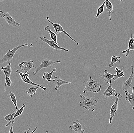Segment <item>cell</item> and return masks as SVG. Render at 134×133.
<instances>
[{
    "mask_svg": "<svg viewBox=\"0 0 134 133\" xmlns=\"http://www.w3.org/2000/svg\"><path fill=\"white\" fill-rule=\"evenodd\" d=\"M79 98L80 99L79 102L80 107L84 108L87 110L91 109L92 111H95L94 107L98 103L97 100L92 97H86L83 94L80 95Z\"/></svg>",
    "mask_w": 134,
    "mask_h": 133,
    "instance_id": "cell-1",
    "label": "cell"
},
{
    "mask_svg": "<svg viewBox=\"0 0 134 133\" xmlns=\"http://www.w3.org/2000/svg\"><path fill=\"white\" fill-rule=\"evenodd\" d=\"M28 46V47H33V45L32 43H27L25 44H21L18 46H17L16 47L14 48L11 50H9L6 53L0 58V64L3 63L5 62H7L12 60L15 55V54L17 51L23 47Z\"/></svg>",
    "mask_w": 134,
    "mask_h": 133,
    "instance_id": "cell-2",
    "label": "cell"
},
{
    "mask_svg": "<svg viewBox=\"0 0 134 133\" xmlns=\"http://www.w3.org/2000/svg\"><path fill=\"white\" fill-rule=\"evenodd\" d=\"M101 89V85L98 82L93 80L91 76L89 77L87 83L85 84V87L84 89V94L88 92H92L94 93L99 92Z\"/></svg>",
    "mask_w": 134,
    "mask_h": 133,
    "instance_id": "cell-3",
    "label": "cell"
},
{
    "mask_svg": "<svg viewBox=\"0 0 134 133\" xmlns=\"http://www.w3.org/2000/svg\"><path fill=\"white\" fill-rule=\"evenodd\" d=\"M62 61V60L53 61L49 60L47 59H45L42 61L41 65L37 68L36 70L33 71L32 73H33L34 75H36L42 69L46 68H48L51 66L55 64L59 63H61Z\"/></svg>",
    "mask_w": 134,
    "mask_h": 133,
    "instance_id": "cell-4",
    "label": "cell"
},
{
    "mask_svg": "<svg viewBox=\"0 0 134 133\" xmlns=\"http://www.w3.org/2000/svg\"><path fill=\"white\" fill-rule=\"evenodd\" d=\"M46 19L49 22L50 24H51L52 26H53L56 33H57V34H59V33H64L65 35H66V36H68V37H69V38H71L72 41H73L74 42H75V43H76L77 45H79V43H78L77 42L75 39L73 38H72V37L69 35V34H68L67 32H66L65 30L63 29L62 27V26H61L59 23H53L52 22H51V21H50V19H49V18L48 17H46Z\"/></svg>",
    "mask_w": 134,
    "mask_h": 133,
    "instance_id": "cell-5",
    "label": "cell"
},
{
    "mask_svg": "<svg viewBox=\"0 0 134 133\" xmlns=\"http://www.w3.org/2000/svg\"><path fill=\"white\" fill-rule=\"evenodd\" d=\"M16 72L19 74V75L20 76L22 80L25 83L29 84V85H31L40 87V88H41L42 90H43L44 91H46L47 90L46 87L38 85V84H36V83H34V82H32L31 81L29 77H28L29 75V73H22L20 72L18 70H17Z\"/></svg>",
    "mask_w": 134,
    "mask_h": 133,
    "instance_id": "cell-6",
    "label": "cell"
},
{
    "mask_svg": "<svg viewBox=\"0 0 134 133\" xmlns=\"http://www.w3.org/2000/svg\"><path fill=\"white\" fill-rule=\"evenodd\" d=\"M131 67L132 69V71H131L129 79L126 81L124 82L122 85V90L124 92H125L129 91L133 87L131 82L134 76V66L133 65H131Z\"/></svg>",
    "mask_w": 134,
    "mask_h": 133,
    "instance_id": "cell-7",
    "label": "cell"
},
{
    "mask_svg": "<svg viewBox=\"0 0 134 133\" xmlns=\"http://www.w3.org/2000/svg\"><path fill=\"white\" fill-rule=\"evenodd\" d=\"M39 39L41 40L42 42L46 43L50 47L52 48L53 49L56 50H62L67 52H69V51L68 49L59 47V46H58L57 44L54 41L49 40L47 39L46 37H39Z\"/></svg>",
    "mask_w": 134,
    "mask_h": 133,
    "instance_id": "cell-8",
    "label": "cell"
},
{
    "mask_svg": "<svg viewBox=\"0 0 134 133\" xmlns=\"http://www.w3.org/2000/svg\"><path fill=\"white\" fill-rule=\"evenodd\" d=\"M18 66L21 70L24 71L25 73H28L29 71L33 68L37 69V68L34 65L33 60H31L26 61H23L19 64Z\"/></svg>",
    "mask_w": 134,
    "mask_h": 133,
    "instance_id": "cell-9",
    "label": "cell"
},
{
    "mask_svg": "<svg viewBox=\"0 0 134 133\" xmlns=\"http://www.w3.org/2000/svg\"><path fill=\"white\" fill-rule=\"evenodd\" d=\"M120 97H122V96H121V94L119 93L117 98H116L115 101L113 104L110 109V117L109 120V122L110 124L112 123V121H113L114 116L115 114H117V109H118V101L120 100Z\"/></svg>",
    "mask_w": 134,
    "mask_h": 133,
    "instance_id": "cell-10",
    "label": "cell"
},
{
    "mask_svg": "<svg viewBox=\"0 0 134 133\" xmlns=\"http://www.w3.org/2000/svg\"><path fill=\"white\" fill-rule=\"evenodd\" d=\"M71 131H74L75 133H84L85 130L83 129L82 125L79 122V120H76L75 122L73 121V125L69 127Z\"/></svg>",
    "mask_w": 134,
    "mask_h": 133,
    "instance_id": "cell-11",
    "label": "cell"
},
{
    "mask_svg": "<svg viewBox=\"0 0 134 133\" xmlns=\"http://www.w3.org/2000/svg\"><path fill=\"white\" fill-rule=\"evenodd\" d=\"M116 90L113 89L112 86V81L110 82L109 85L104 92L103 95L105 96V99L110 97L112 98L113 96H118L119 93H115Z\"/></svg>",
    "mask_w": 134,
    "mask_h": 133,
    "instance_id": "cell-12",
    "label": "cell"
},
{
    "mask_svg": "<svg viewBox=\"0 0 134 133\" xmlns=\"http://www.w3.org/2000/svg\"><path fill=\"white\" fill-rule=\"evenodd\" d=\"M53 82L55 86V91H57L59 88L63 85H66V84H69V85H72V83L70 82L65 81L62 80L59 77H57L56 76H54Z\"/></svg>",
    "mask_w": 134,
    "mask_h": 133,
    "instance_id": "cell-13",
    "label": "cell"
},
{
    "mask_svg": "<svg viewBox=\"0 0 134 133\" xmlns=\"http://www.w3.org/2000/svg\"><path fill=\"white\" fill-rule=\"evenodd\" d=\"M3 17L10 26L16 27V26L20 27V23L16 21L8 12L5 13V14L3 16Z\"/></svg>",
    "mask_w": 134,
    "mask_h": 133,
    "instance_id": "cell-14",
    "label": "cell"
},
{
    "mask_svg": "<svg viewBox=\"0 0 134 133\" xmlns=\"http://www.w3.org/2000/svg\"><path fill=\"white\" fill-rule=\"evenodd\" d=\"M126 101L129 102L131 106L134 110V87H133L132 93L130 94L128 92H126Z\"/></svg>",
    "mask_w": 134,
    "mask_h": 133,
    "instance_id": "cell-15",
    "label": "cell"
},
{
    "mask_svg": "<svg viewBox=\"0 0 134 133\" xmlns=\"http://www.w3.org/2000/svg\"><path fill=\"white\" fill-rule=\"evenodd\" d=\"M99 76L100 77H104V80L106 82L107 84L109 85L110 82L112 81L111 80L116 76V75H113L108 73L107 70H105L104 71V75H99Z\"/></svg>",
    "mask_w": 134,
    "mask_h": 133,
    "instance_id": "cell-16",
    "label": "cell"
},
{
    "mask_svg": "<svg viewBox=\"0 0 134 133\" xmlns=\"http://www.w3.org/2000/svg\"><path fill=\"white\" fill-rule=\"evenodd\" d=\"M11 63H8V65L5 67H2L0 70V72H3L5 74V75H6L9 77L11 75L12 70L11 67Z\"/></svg>",
    "mask_w": 134,
    "mask_h": 133,
    "instance_id": "cell-17",
    "label": "cell"
},
{
    "mask_svg": "<svg viewBox=\"0 0 134 133\" xmlns=\"http://www.w3.org/2000/svg\"><path fill=\"white\" fill-rule=\"evenodd\" d=\"M26 106V105H25V104H23L22 106L20 109H18V110L16 112L15 116H14V117H13V119L12 121L11 122H10L7 123V124H6L5 127H8L9 125H10V124H11L12 122L14 121V120H15V119L17 117H18L19 116H20L21 114H22V113L23 112L24 108H25Z\"/></svg>",
    "mask_w": 134,
    "mask_h": 133,
    "instance_id": "cell-18",
    "label": "cell"
},
{
    "mask_svg": "<svg viewBox=\"0 0 134 133\" xmlns=\"http://www.w3.org/2000/svg\"><path fill=\"white\" fill-rule=\"evenodd\" d=\"M45 30L46 31H48L49 32L50 35V38L52 39L53 41H54L56 43L58 44L57 42V35L55 33L53 32L51 30L50 26H46L45 27Z\"/></svg>",
    "mask_w": 134,
    "mask_h": 133,
    "instance_id": "cell-19",
    "label": "cell"
},
{
    "mask_svg": "<svg viewBox=\"0 0 134 133\" xmlns=\"http://www.w3.org/2000/svg\"><path fill=\"white\" fill-rule=\"evenodd\" d=\"M57 71L56 68L53 69L52 71L50 73H45L43 74L42 76V79L43 80H47L48 82L53 81V79L52 78V76L54 72H55Z\"/></svg>",
    "mask_w": 134,
    "mask_h": 133,
    "instance_id": "cell-20",
    "label": "cell"
},
{
    "mask_svg": "<svg viewBox=\"0 0 134 133\" xmlns=\"http://www.w3.org/2000/svg\"><path fill=\"white\" fill-rule=\"evenodd\" d=\"M106 3H105V6H106V8L107 9V11L109 12V19L111 22L112 21V19L111 18V13H113V6L112 3L110 2L108 0H106Z\"/></svg>",
    "mask_w": 134,
    "mask_h": 133,
    "instance_id": "cell-21",
    "label": "cell"
},
{
    "mask_svg": "<svg viewBox=\"0 0 134 133\" xmlns=\"http://www.w3.org/2000/svg\"><path fill=\"white\" fill-rule=\"evenodd\" d=\"M134 42V39L133 38V37H132V34L131 33V37L129 41V46H128V49L126 50L123 51V52H122V53L125 54V56H126V57H128V56H129L130 53V47H131V45Z\"/></svg>",
    "mask_w": 134,
    "mask_h": 133,
    "instance_id": "cell-22",
    "label": "cell"
},
{
    "mask_svg": "<svg viewBox=\"0 0 134 133\" xmlns=\"http://www.w3.org/2000/svg\"><path fill=\"white\" fill-rule=\"evenodd\" d=\"M39 88H40V87L38 86L31 87L29 88L28 91H26V92L27 93L28 95L32 97L33 95H35V96L36 95V91L38 89H39Z\"/></svg>",
    "mask_w": 134,
    "mask_h": 133,
    "instance_id": "cell-23",
    "label": "cell"
},
{
    "mask_svg": "<svg viewBox=\"0 0 134 133\" xmlns=\"http://www.w3.org/2000/svg\"><path fill=\"white\" fill-rule=\"evenodd\" d=\"M115 70L116 72V75L113 78L114 81L116 80L118 78L124 77L125 76L124 74L123 70H120L118 68H115Z\"/></svg>",
    "mask_w": 134,
    "mask_h": 133,
    "instance_id": "cell-24",
    "label": "cell"
},
{
    "mask_svg": "<svg viewBox=\"0 0 134 133\" xmlns=\"http://www.w3.org/2000/svg\"><path fill=\"white\" fill-rule=\"evenodd\" d=\"M121 58V57L119 56H113L112 57V59H111V61L110 63L109 64V67L110 68H112L113 67H114V64L117 62H120V59Z\"/></svg>",
    "mask_w": 134,
    "mask_h": 133,
    "instance_id": "cell-25",
    "label": "cell"
},
{
    "mask_svg": "<svg viewBox=\"0 0 134 133\" xmlns=\"http://www.w3.org/2000/svg\"><path fill=\"white\" fill-rule=\"evenodd\" d=\"M10 97L11 100L13 103L15 105L16 109L17 110H18V108L17 106V101L16 97L14 93H12L11 91H10Z\"/></svg>",
    "mask_w": 134,
    "mask_h": 133,
    "instance_id": "cell-26",
    "label": "cell"
},
{
    "mask_svg": "<svg viewBox=\"0 0 134 133\" xmlns=\"http://www.w3.org/2000/svg\"><path fill=\"white\" fill-rule=\"evenodd\" d=\"M105 3H106V1H105L103 2V4L98 8V10H97V14H96V16L95 17V18H98L100 16V14L103 12L104 11V7Z\"/></svg>",
    "mask_w": 134,
    "mask_h": 133,
    "instance_id": "cell-27",
    "label": "cell"
},
{
    "mask_svg": "<svg viewBox=\"0 0 134 133\" xmlns=\"http://www.w3.org/2000/svg\"><path fill=\"white\" fill-rule=\"evenodd\" d=\"M15 113L16 112H15V111H14L13 113L10 114H8L7 116H5L4 117V119L7 121V123H8L12 121Z\"/></svg>",
    "mask_w": 134,
    "mask_h": 133,
    "instance_id": "cell-28",
    "label": "cell"
},
{
    "mask_svg": "<svg viewBox=\"0 0 134 133\" xmlns=\"http://www.w3.org/2000/svg\"><path fill=\"white\" fill-rule=\"evenodd\" d=\"M5 75V89H4V91L5 92L6 91V86L7 85L8 87H10L11 86L12 84V81L10 79V77H8L6 75Z\"/></svg>",
    "mask_w": 134,
    "mask_h": 133,
    "instance_id": "cell-29",
    "label": "cell"
},
{
    "mask_svg": "<svg viewBox=\"0 0 134 133\" xmlns=\"http://www.w3.org/2000/svg\"><path fill=\"white\" fill-rule=\"evenodd\" d=\"M31 126H30V127H29V129H28L27 130H25V132H24L23 133H34L36 132V130H37V127H36L35 128V129H34V130H33V131H32V132H31V133H29V131H30V129H31Z\"/></svg>",
    "mask_w": 134,
    "mask_h": 133,
    "instance_id": "cell-30",
    "label": "cell"
},
{
    "mask_svg": "<svg viewBox=\"0 0 134 133\" xmlns=\"http://www.w3.org/2000/svg\"><path fill=\"white\" fill-rule=\"evenodd\" d=\"M15 123V121H13L12 122L11 126L10 129V131L9 133H14L13 131V124Z\"/></svg>",
    "mask_w": 134,
    "mask_h": 133,
    "instance_id": "cell-31",
    "label": "cell"
},
{
    "mask_svg": "<svg viewBox=\"0 0 134 133\" xmlns=\"http://www.w3.org/2000/svg\"><path fill=\"white\" fill-rule=\"evenodd\" d=\"M5 13H4L3 11L0 10V17H2Z\"/></svg>",
    "mask_w": 134,
    "mask_h": 133,
    "instance_id": "cell-32",
    "label": "cell"
},
{
    "mask_svg": "<svg viewBox=\"0 0 134 133\" xmlns=\"http://www.w3.org/2000/svg\"><path fill=\"white\" fill-rule=\"evenodd\" d=\"M133 50H134V42L133 43L132 45H131V47H130V51L131 50V51H132V52H133Z\"/></svg>",
    "mask_w": 134,
    "mask_h": 133,
    "instance_id": "cell-33",
    "label": "cell"
},
{
    "mask_svg": "<svg viewBox=\"0 0 134 133\" xmlns=\"http://www.w3.org/2000/svg\"><path fill=\"white\" fill-rule=\"evenodd\" d=\"M46 133H49V132H48V131H46Z\"/></svg>",
    "mask_w": 134,
    "mask_h": 133,
    "instance_id": "cell-34",
    "label": "cell"
},
{
    "mask_svg": "<svg viewBox=\"0 0 134 133\" xmlns=\"http://www.w3.org/2000/svg\"></svg>",
    "mask_w": 134,
    "mask_h": 133,
    "instance_id": "cell-35",
    "label": "cell"
}]
</instances>
